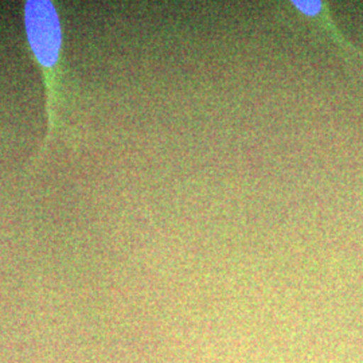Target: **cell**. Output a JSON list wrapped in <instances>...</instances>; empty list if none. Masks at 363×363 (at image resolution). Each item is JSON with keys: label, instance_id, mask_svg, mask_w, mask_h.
Instances as JSON below:
<instances>
[{"label": "cell", "instance_id": "1", "mask_svg": "<svg viewBox=\"0 0 363 363\" xmlns=\"http://www.w3.org/2000/svg\"><path fill=\"white\" fill-rule=\"evenodd\" d=\"M25 30L30 50L43 73L46 91L48 135L38 157L49 147L55 130V112L58 100V77L62 52V26L60 13L50 0H27L25 3Z\"/></svg>", "mask_w": 363, "mask_h": 363}, {"label": "cell", "instance_id": "2", "mask_svg": "<svg viewBox=\"0 0 363 363\" xmlns=\"http://www.w3.org/2000/svg\"><path fill=\"white\" fill-rule=\"evenodd\" d=\"M294 4L298 10L308 16H313L320 11L322 3L320 1H294Z\"/></svg>", "mask_w": 363, "mask_h": 363}]
</instances>
